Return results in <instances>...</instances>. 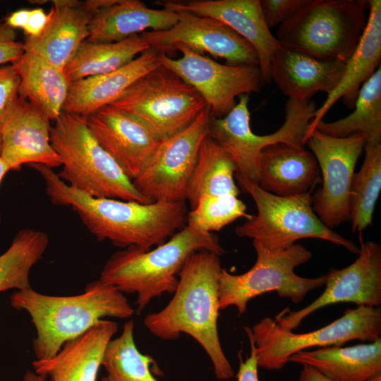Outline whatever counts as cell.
Instances as JSON below:
<instances>
[{
  "mask_svg": "<svg viewBox=\"0 0 381 381\" xmlns=\"http://www.w3.org/2000/svg\"><path fill=\"white\" fill-rule=\"evenodd\" d=\"M155 360L143 354L134 340V322L128 320L121 334L108 343L102 361L108 381H158L151 366Z\"/></svg>",
  "mask_w": 381,
  "mask_h": 381,
  "instance_id": "34",
  "label": "cell"
},
{
  "mask_svg": "<svg viewBox=\"0 0 381 381\" xmlns=\"http://www.w3.org/2000/svg\"><path fill=\"white\" fill-rule=\"evenodd\" d=\"M23 381H47V377L34 371L27 370L23 375Z\"/></svg>",
  "mask_w": 381,
  "mask_h": 381,
  "instance_id": "43",
  "label": "cell"
},
{
  "mask_svg": "<svg viewBox=\"0 0 381 381\" xmlns=\"http://www.w3.org/2000/svg\"><path fill=\"white\" fill-rule=\"evenodd\" d=\"M353 109L337 121L322 120L315 129L337 138L361 133L366 137L365 143H381V66L362 85Z\"/></svg>",
  "mask_w": 381,
  "mask_h": 381,
  "instance_id": "31",
  "label": "cell"
},
{
  "mask_svg": "<svg viewBox=\"0 0 381 381\" xmlns=\"http://www.w3.org/2000/svg\"><path fill=\"white\" fill-rule=\"evenodd\" d=\"M11 171L8 164L5 161L0 157V185L4 179L5 175ZM0 221H1V214H0Z\"/></svg>",
  "mask_w": 381,
  "mask_h": 381,
  "instance_id": "44",
  "label": "cell"
},
{
  "mask_svg": "<svg viewBox=\"0 0 381 381\" xmlns=\"http://www.w3.org/2000/svg\"><path fill=\"white\" fill-rule=\"evenodd\" d=\"M85 119L99 143L132 181L143 171L161 142L140 119L111 104Z\"/></svg>",
  "mask_w": 381,
  "mask_h": 381,
  "instance_id": "16",
  "label": "cell"
},
{
  "mask_svg": "<svg viewBox=\"0 0 381 381\" xmlns=\"http://www.w3.org/2000/svg\"><path fill=\"white\" fill-rule=\"evenodd\" d=\"M253 245L257 259L248 271L232 274L226 269L221 270L218 289L220 310L235 306L239 314H243L251 299L271 291L298 303L309 291L325 284L327 274L308 278L295 273L296 267L312 258V253L303 245L295 243L278 250H271L256 240H253Z\"/></svg>",
  "mask_w": 381,
  "mask_h": 381,
  "instance_id": "8",
  "label": "cell"
},
{
  "mask_svg": "<svg viewBox=\"0 0 381 381\" xmlns=\"http://www.w3.org/2000/svg\"><path fill=\"white\" fill-rule=\"evenodd\" d=\"M321 182L317 160L304 147L279 143L265 147L259 160V186L279 196L311 193Z\"/></svg>",
  "mask_w": 381,
  "mask_h": 381,
  "instance_id": "24",
  "label": "cell"
},
{
  "mask_svg": "<svg viewBox=\"0 0 381 381\" xmlns=\"http://www.w3.org/2000/svg\"><path fill=\"white\" fill-rule=\"evenodd\" d=\"M30 9L21 8L9 14L5 20V24L8 27L21 28L23 30L27 25Z\"/></svg>",
  "mask_w": 381,
  "mask_h": 381,
  "instance_id": "41",
  "label": "cell"
},
{
  "mask_svg": "<svg viewBox=\"0 0 381 381\" xmlns=\"http://www.w3.org/2000/svg\"><path fill=\"white\" fill-rule=\"evenodd\" d=\"M102 381H108L106 377H103Z\"/></svg>",
  "mask_w": 381,
  "mask_h": 381,
  "instance_id": "46",
  "label": "cell"
},
{
  "mask_svg": "<svg viewBox=\"0 0 381 381\" xmlns=\"http://www.w3.org/2000/svg\"><path fill=\"white\" fill-rule=\"evenodd\" d=\"M248 329L255 343L258 366L276 370L284 368L289 358L301 351L342 346L353 340L376 341L381 334V309L367 306L349 308L329 325L305 333L283 329L269 317Z\"/></svg>",
  "mask_w": 381,
  "mask_h": 381,
  "instance_id": "9",
  "label": "cell"
},
{
  "mask_svg": "<svg viewBox=\"0 0 381 381\" xmlns=\"http://www.w3.org/2000/svg\"><path fill=\"white\" fill-rule=\"evenodd\" d=\"M150 48L140 35L108 43L86 40L65 67L64 72L71 83L107 73L124 66Z\"/></svg>",
  "mask_w": 381,
  "mask_h": 381,
  "instance_id": "30",
  "label": "cell"
},
{
  "mask_svg": "<svg viewBox=\"0 0 381 381\" xmlns=\"http://www.w3.org/2000/svg\"><path fill=\"white\" fill-rule=\"evenodd\" d=\"M30 166L43 179L51 202L70 207L99 241L148 250L167 241L187 222L185 201L140 203L95 198L68 186L49 167Z\"/></svg>",
  "mask_w": 381,
  "mask_h": 381,
  "instance_id": "1",
  "label": "cell"
},
{
  "mask_svg": "<svg viewBox=\"0 0 381 381\" xmlns=\"http://www.w3.org/2000/svg\"><path fill=\"white\" fill-rule=\"evenodd\" d=\"M117 330L116 322L102 320L55 356L34 361V372L50 381H96L105 349Z\"/></svg>",
  "mask_w": 381,
  "mask_h": 381,
  "instance_id": "23",
  "label": "cell"
},
{
  "mask_svg": "<svg viewBox=\"0 0 381 381\" xmlns=\"http://www.w3.org/2000/svg\"><path fill=\"white\" fill-rule=\"evenodd\" d=\"M171 51L180 52L181 57L172 59L160 52V66L193 87L212 117L226 116L236 104L237 97L259 92L264 83L258 66L222 64L181 44Z\"/></svg>",
  "mask_w": 381,
  "mask_h": 381,
  "instance_id": "11",
  "label": "cell"
},
{
  "mask_svg": "<svg viewBox=\"0 0 381 381\" xmlns=\"http://www.w3.org/2000/svg\"><path fill=\"white\" fill-rule=\"evenodd\" d=\"M178 20V12L151 8L139 0H104L94 12L87 40L119 42L145 31L169 29Z\"/></svg>",
  "mask_w": 381,
  "mask_h": 381,
  "instance_id": "26",
  "label": "cell"
},
{
  "mask_svg": "<svg viewBox=\"0 0 381 381\" xmlns=\"http://www.w3.org/2000/svg\"><path fill=\"white\" fill-rule=\"evenodd\" d=\"M244 329L249 339L250 355L245 361H243L241 355L239 354L240 363L236 375L237 381H260L258 370L259 366L255 343L250 334L248 327H245Z\"/></svg>",
  "mask_w": 381,
  "mask_h": 381,
  "instance_id": "39",
  "label": "cell"
},
{
  "mask_svg": "<svg viewBox=\"0 0 381 381\" xmlns=\"http://www.w3.org/2000/svg\"><path fill=\"white\" fill-rule=\"evenodd\" d=\"M111 105L140 119L162 141L188 127L207 107L190 85L159 66Z\"/></svg>",
  "mask_w": 381,
  "mask_h": 381,
  "instance_id": "10",
  "label": "cell"
},
{
  "mask_svg": "<svg viewBox=\"0 0 381 381\" xmlns=\"http://www.w3.org/2000/svg\"><path fill=\"white\" fill-rule=\"evenodd\" d=\"M178 13L179 20L171 28L140 34L150 47L166 54L181 44L197 53L223 59L229 65L259 66L253 47L226 25L210 17Z\"/></svg>",
  "mask_w": 381,
  "mask_h": 381,
  "instance_id": "15",
  "label": "cell"
},
{
  "mask_svg": "<svg viewBox=\"0 0 381 381\" xmlns=\"http://www.w3.org/2000/svg\"><path fill=\"white\" fill-rule=\"evenodd\" d=\"M19 85L12 64L0 66V140L3 126L19 97Z\"/></svg>",
  "mask_w": 381,
  "mask_h": 381,
  "instance_id": "36",
  "label": "cell"
},
{
  "mask_svg": "<svg viewBox=\"0 0 381 381\" xmlns=\"http://www.w3.org/2000/svg\"><path fill=\"white\" fill-rule=\"evenodd\" d=\"M289 362L310 365L332 381H365L381 373V338L351 346L301 351Z\"/></svg>",
  "mask_w": 381,
  "mask_h": 381,
  "instance_id": "27",
  "label": "cell"
},
{
  "mask_svg": "<svg viewBox=\"0 0 381 381\" xmlns=\"http://www.w3.org/2000/svg\"><path fill=\"white\" fill-rule=\"evenodd\" d=\"M365 143L366 137L361 133L337 138L317 129L306 142L322 176V186L313 195V208L330 229L349 220L351 183Z\"/></svg>",
  "mask_w": 381,
  "mask_h": 381,
  "instance_id": "12",
  "label": "cell"
},
{
  "mask_svg": "<svg viewBox=\"0 0 381 381\" xmlns=\"http://www.w3.org/2000/svg\"><path fill=\"white\" fill-rule=\"evenodd\" d=\"M51 18L43 32L28 37L24 51L40 55L64 70L89 35V26L97 9L95 0L52 1Z\"/></svg>",
  "mask_w": 381,
  "mask_h": 381,
  "instance_id": "19",
  "label": "cell"
},
{
  "mask_svg": "<svg viewBox=\"0 0 381 381\" xmlns=\"http://www.w3.org/2000/svg\"><path fill=\"white\" fill-rule=\"evenodd\" d=\"M244 202L233 195H205L187 214V225L195 231L212 233L240 217L248 219Z\"/></svg>",
  "mask_w": 381,
  "mask_h": 381,
  "instance_id": "35",
  "label": "cell"
},
{
  "mask_svg": "<svg viewBox=\"0 0 381 381\" xmlns=\"http://www.w3.org/2000/svg\"><path fill=\"white\" fill-rule=\"evenodd\" d=\"M236 166L231 157L207 135L202 140L189 179L186 200L191 210L205 195H233L240 188L235 182Z\"/></svg>",
  "mask_w": 381,
  "mask_h": 381,
  "instance_id": "29",
  "label": "cell"
},
{
  "mask_svg": "<svg viewBox=\"0 0 381 381\" xmlns=\"http://www.w3.org/2000/svg\"><path fill=\"white\" fill-rule=\"evenodd\" d=\"M344 69L345 62L322 60L281 47L272 58L270 77L288 99L306 100L318 92L331 93Z\"/></svg>",
  "mask_w": 381,
  "mask_h": 381,
  "instance_id": "22",
  "label": "cell"
},
{
  "mask_svg": "<svg viewBox=\"0 0 381 381\" xmlns=\"http://www.w3.org/2000/svg\"><path fill=\"white\" fill-rule=\"evenodd\" d=\"M219 255L206 250L193 253L179 274L174 296L161 310L148 314L145 327L163 340H174L182 333L193 337L210 357L219 380L231 379L234 372L218 334L219 316Z\"/></svg>",
  "mask_w": 381,
  "mask_h": 381,
  "instance_id": "2",
  "label": "cell"
},
{
  "mask_svg": "<svg viewBox=\"0 0 381 381\" xmlns=\"http://www.w3.org/2000/svg\"><path fill=\"white\" fill-rule=\"evenodd\" d=\"M309 0H260L263 18L271 29L291 18Z\"/></svg>",
  "mask_w": 381,
  "mask_h": 381,
  "instance_id": "37",
  "label": "cell"
},
{
  "mask_svg": "<svg viewBox=\"0 0 381 381\" xmlns=\"http://www.w3.org/2000/svg\"><path fill=\"white\" fill-rule=\"evenodd\" d=\"M358 257L342 269L326 274L325 289L313 302L296 311L284 310L274 317L282 329L292 331L306 317L321 308L338 303L378 308L381 304V246L368 241L361 243Z\"/></svg>",
  "mask_w": 381,
  "mask_h": 381,
  "instance_id": "14",
  "label": "cell"
},
{
  "mask_svg": "<svg viewBox=\"0 0 381 381\" xmlns=\"http://www.w3.org/2000/svg\"><path fill=\"white\" fill-rule=\"evenodd\" d=\"M235 179L239 188L250 195L258 211L256 215L236 226L238 237L258 241L271 250L286 249L301 238H319L358 255L360 249L351 240L319 219L313 208L311 193L279 196L239 174H235Z\"/></svg>",
  "mask_w": 381,
  "mask_h": 381,
  "instance_id": "7",
  "label": "cell"
},
{
  "mask_svg": "<svg viewBox=\"0 0 381 381\" xmlns=\"http://www.w3.org/2000/svg\"><path fill=\"white\" fill-rule=\"evenodd\" d=\"M49 239L47 233L31 228L19 230L9 248L0 255V292L32 288L30 273L42 258Z\"/></svg>",
  "mask_w": 381,
  "mask_h": 381,
  "instance_id": "32",
  "label": "cell"
},
{
  "mask_svg": "<svg viewBox=\"0 0 381 381\" xmlns=\"http://www.w3.org/2000/svg\"><path fill=\"white\" fill-rule=\"evenodd\" d=\"M364 151L363 164L353 175L350 193L351 230L359 233L372 224L381 190V143H365Z\"/></svg>",
  "mask_w": 381,
  "mask_h": 381,
  "instance_id": "33",
  "label": "cell"
},
{
  "mask_svg": "<svg viewBox=\"0 0 381 381\" xmlns=\"http://www.w3.org/2000/svg\"><path fill=\"white\" fill-rule=\"evenodd\" d=\"M365 381H381V373L375 375Z\"/></svg>",
  "mask_w": 381,
  "mask_h": 381,
  "instance_id": "45",
  "label": "cell"
},
{
  "mask_svg": "<svg viewBox=\"0 0 381 381\" xmlns=\"http://www.w3.org/2000/svg\"><path fill=\"white\" fill-rule=\"evenodd\" d=\"M51 121L36 106L18 97L1 134L0 157L10 170L32 164L52 169L61 166L51 143Z\"/></svg>",
  "mask_w": 381,
  "mask_h": 381,
  "instance_id": "18",
  "label": "cell"
},
{
  "mask_svg": "<svg viewBox=\"0 0 381 381\" xmlns=\"http://www.w3.org/2000/svg\"><path fill=\"white\" fill-rule=\"evenodd\" d=\"M51 18V12L46 13L42 8L30 9L26 26L23 30L28 37L35 38L45 30Z\"/></svg>",
  "mask_w": 381,
  "mask_h": 381,
  "instance_id": "40",
  "label": "cell"
},
{
  "mask_svg": "<svg viewBox=\"0 0 381 381\" xmlns=\"http://www.w3.org/2000/svg\"><path fill=\"white\" fill-rule=\"evenodd\" d=\"M11 64L20 78L19 97L54 121L64 111L71 85L64 70L28 51Z\"/></svg>",
  "mask_w": 381,
  "mask_h": 381,
  "instance_id": "28",
  "label": "cell"
},
{
  "mask_svg": "<svg viewBox=\"0 0 381 381\" xmlns=\"http://www.w3.org/2000/svg\"><path fill=\"white\" fill-rule=\"evenodd\" d=\"M172 11L210 17L226 25L255 49L262 80L270 82V66L279 42L267 27L260 0H192L159 3Z\"/></svg>",
  "mask_w": 381,
  "mask_h": 381,
  "instance_id": "17",
  "label": "cell"
},
{
  "mask_svg": "<svg viewBox=\"0 0 381 381\" xmlns=\"http://www.w3.org/2000/svg\"><path fill=\"white\" fill-rule=\"evenodd\" d=\"M297 381H332L315 368L303 365Z\"/></svg>",
  "mask_w": 381,
  "mask_h": 381,
  "instance_id": "42",
  "label": "cell"
},
{
  "mask_svg": "<svg viewBox=\"0 0 381 381\" xmlns=\"http://www.w3.org/2000/svg\"><path fill=\"white\" fill-rule=\"evenodd\" d=\"M368 18L364 31L354 52L345 62L344 72L339 83L315 110L304 135L303 145L338 100L342 99L348 109H353L362 85L380 67L381 1L368 0Z\"/></svg>",
  "mask_w": 381,
  "mask_h": 381,
  "instance_id": "20",
  "label": "cell"
},
{
  "mask_svg": "<svg viewBox=\"0 0 381 381\" xmlns=\"http://www.w3.org/2000/svg\"><path fill=\"white\" fill-rule=\"evenodd\" d=\"M210 117L207 107L188 127L162 140L143 171L132 181L150 202L186 200L187 186L200 144L207 135Z\"/></svg>",
  "mask_w": 381,
  "mask_h": 381,
  "instance_id": "13",
  "label": "cell"
},
{
  "mask_svg": "<svg viewBox=\"0 0 381 381\" xmlns=\"http://www.w3.org/2000/svg\"><path fill=\"white\" fill-rule=\"evenodd\" d=\"M368 0H309L277 28L282 47L346 62L366 26Z\"/></svg>",
  "mask_w": 381,
  "mask_h": 381,
  "instance_id": "6",
  "label": "cell"
},
{
  "mask_svg": "<svg viewBox=\"0 0 381 381\" xmlns=\"http://www.w3.org/2000/svg\"><path fill=\"white\" fill-rule=\"evenodd\" d=\"M201 250L218 255L224 253L215 235L195 231L186 224L154 249L130 247L114 253L105 262L99 279L123 294H136V312L140 315L155 297L174 294L186 261Z\"/></svg>",
  "mask_w": 381,
  "mask_h": 381,
  "instance_id": "4",
  "label": "cell"
},
{
  "mask_svg": "<svg viewBox=\"0 0 381 381\" xmlns=\"http://www.w3.org/2000/svg\"><path fill=\"white\" fill-rule=\"evenodd\" d=\"M10 303L31 318L36 329L32 349L37 360L55 356L64 344L105 317L126 319L134 313L123 293L100 279L89 283L83 293L75 296L45 295L32 288L16 291Z\"/></svg>",
  "mask_w": 381,
  "mask_h": 381,
  "instance_id": "3",
  "label": "cell"
},
{
  "mask_svg": "<svg viewBox=\"0 0 381 381\" xmlns=\"http://www.w3.org/2000/svg\"><path fill=\"white\" fill-rule=\"evenodd\" d=\"M24 53L23 43L17 41L14 29L0 24V66L13 64Z\"/></svg>",
  "mask_w": 381,
  "mask_h": 381,
  "instance_id": "38",
  "label": "cell"
},
{
  "mask_svg": "<svg viewBox=\"0 0 381 381\" xmlns=\"http://www.w3.org/2000/svg\"><path fill=\"white\" fill-rule=\"evenodd\" d=\"M249 95H243L235 107L224 117H210L207 136L216 142L233 159L236 173L258 183L259 160L262 151L281 141L275 131L259 135L250 128Z\"/></svg>",
  "mask_w": 381,
  "mask_h": 381,
  "instance_id": "21",
  "label": "cell"
},
{
  "mask_svg": "<svg viewBox=\"0 0 381 381\" xmlns=\"http://www.w3.org/2000/svg\"><path fill=\"white\" fill-rule=\"evenodd\" d=\"M51 128V143L61 162L59 178L95 198L151 203L102 147L85 117L63 111Z\"/></svg>",
  "mask_w": 381,
  "mask_h": 381,
  "instance_id": "5",
  "label": "cell"
},
{
  "mask_svg": "<svg viewBox=\"0 0 381 381\" xmlns=\"http://www.w3.org/2000/svg\"><path fill=\"white\" fill-rule=\"evenodd\" d=\"M159 54L150 47L116 71L71 82L64 111L85 117L111 104L137 80L160 66Z\"/></svg>",
  "mask_w": 381,
  "mask_h": 381,
  "instance_id": "25",
  "label": "cell"
}]
</instances>
